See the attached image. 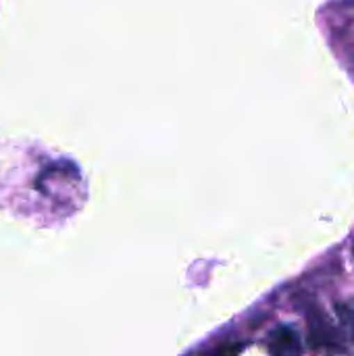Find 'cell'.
<instances>
[{
  "label": "cell",
  "mask_w": 354,
  "mask_h": 356,
  "mask_svg": "<svg viewBox=\"0 0 354 356\" xmlns=\"http://www.w3.org/2000/svg\"><path fill=\"white\" fill-rule=\"evenodd\" d=\"M300 348L303 344L298 334L288 325L277 327L269 338V350L273 356H296L300 355Z\"/></svg>",
  "instance_id": "1"
},
{
  "label": "cell",
  "mask_w": 354,
  "mask_h": 356,
  "mask_svg": "<svg viewBox=\"0 0 354 356\" xmlns=\"http://www.w3.org/2000/svg\"><path fill=\"white\" fill-rule=\"evenodd\" d=\"M338 317H340V323L348 336V340L354 342V300H346V302H340L338 305Z\"/></svg>",
  "instance_id": "2"
},
{
  "label": "cell",
  "mask_w": 354,
  "mask_h": 356,
  "mask_svg": "<svg viewBox=\"0 0 354 356\" xmlns=\"http://www.w3.org/2000/svg\"><path fill=\"white\" fill-rule=\"evenodd\" d=\"M244 348H246V344H227V346H221V348H217V350H213V353L204 356H238Z\"/></svg>",
  "instance_id": "3"
}]
</instances>
